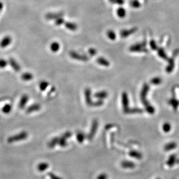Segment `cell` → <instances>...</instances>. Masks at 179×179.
<instances>
[{"instance_id": "obj_1", "label": "cell", "mask_w": 179, "mask_h": 179, "mask_svg": "<svg viewBox=\"0 0 179 179\" xmlns=\"http://www.w3.org/2000/svg\"><path fill=\"white\" fill-rule=\"evenodd\" d=\"M29 136V134L26 131H23L19 134L12 136L8 138L7 142L9 143H13L16 142H19L22 140H24L27 138Z\"/></svg>"}, {"instance_id": "obj_2", "label": "cell", "mask_w": 179, "mask_h": 179, "mask_svg": "<svg viewBox=\"0 0 179 179\" xmlns=\"http://www.w3.org/2000/svg\"><path fill=\"white\" fill-rule=\"evenodd\" d=\"M146 41H144L142 43L136 44L135 45H132L129 48V50L131 52H147L148 49L146 48Z\"/></svg>"}, {"instance_id": "obj_3", "label": "cell", "mask_w": 179, "mask_h": 179, "mask_svg": "<svg viewBox=\"0 0 179 179\" xmlns=\"http://www.w3.org/2000/svg\"><path fill=\"white\" fill-rule=\"evenodd\" d=\"M69 54H70V56L72 59L77 60V61H79L86 62L89 59L88 56L84 55V54H80V53H78L75 51H71L70 52Z\"/></svg>"}, {"instance_id": "obj_4", "label": "cell", "mask_w": 179, "mask_h": 179, "mask_svg": "<svg viewBox=\"0 0 179 179\" xmlns=\"http://www.w3.org/2000/svg\"><path fill=\"white\" fill-rule=\"evenodd\" d=\"M149 89H150V85L148 84L145 83L143 86V88H142V89L140 93V98L143 104L148 101V100H147V96L149 91Z\"/></svg>"}, {"instance_id": "obj_5", "label": "cell", "mask_w": 179, "mask_h": 179, "mask_svg": "<svg viewBox=\"0 0 179 179\" xmlns=\"http://www.w3.org/2000/svg\"><path fill=\"white\" fill-rule=\"evenodd\" d=\"M97 128H98V121L96 120V119H95V120H93L92 122L91 129L90 132L88 136V140H91L93 139V138L95 136L96 132L97 130Z\"/></svg>"}, {"instance_id": "obj_6", "label": "cell", "mask_w": 179, "mask_h": 179, "mask_svg": "<svg viewBox=\"0 0 179 179\" xmlns=\"http://www.w3.org/2000/svg\"><path fill=\"white\" fill-rule=\"evenodd\" d=\"M137 30V27H133L129 30H123L120 32V35L122 38H125L135 33Z\"/></svg>"}, {"instance_id": "obj_7", "label": "cell", "mask_w": 179, "mask_h": 179, "mask_svg": "<svg viewBox=\"0 0 179 179\" xmlns=\"http://www.w3.org/2000/svg\"><path fill=\"white\" fill-rule=\"evenodd\" d=\"M122 104H123L124 112L127 110L128 108H129V101L128 96L127 93L126 92H124L122 95Z\"/></svg>"}, {"instance_id": "obj_8", "label": "cell", "mask_w": 179, "mask_h": 179, "mask_svg": "<svg viewBox=\"0 0 179 179\" xmlns=\"http://www.w3.org/2000/svg\"><path fill=\"white\" fill-rule=\"evenodd\" d=\"M85 97L86 104L89 106H93V101L91 98V91L89 88H86L85 90Z\"/></svg>"}, {"instance_id": "obj_9", "label": "cell", "mask_w": 179, "mask_h": 179, "mask_svg": "<svg viewBox=\"0 0 179 179\" xmlns=\"http://www.w3.org/2000/svg\"><path fill=\"white\" fill-rule=\"evenodd\" d=\"M12 42V38L10 36H6L3 38L0 42V47L5 48L8 46Z\"/></svg>"}, {"instance_id": "obj_10", "label": "cell", "mask_w": 179, "mask_h": 179, "mask_svg": "<svg viewBox=\"0 0 179 179\" xmlns=\"http://www.w3.org/2000/svg\"><path fill=\"white\" fill-rule=\"evenodd\" d=\"M174 57H172L170 59H169L167 60L168 61V65L166 68V71L167 73H170L172 72V71L173 70L174 68Z\"/></svg>"}, {"instance_id": "obj_11", "label": "cell", "mask_w": 179, "mask_h": 179, "mask_svg": "<svg viewBox=\"0 0 179 179\" xmlns=\"http://www.w3.org/2000/svg\"><path fill=\"white\" fill-rule=\"evenodd\" d=\"M178 161L179 160L177 159L176 155L174 154H172L169 157V159L166 162V164L169 167H172L174 165L179 163Z\"/></svg>"}, {"instance_id": "obj_12", "label": "cell", "mask_w": 179, "mask_h": 179, "mask_svg": "<svg viewBox=\"0 0 179 179\" xmlns=\"http://www.w3.org/2000/svg\"><path fill=\"white\" fill-rule=\"evenodd\" d=\"M9 64L11 66V67L16 72H19L20 71V66L16 62L15 60L13 58H10L9 60Z\"/></svg>"}, {"instance_id": "obj_13", "label": "cell", "mask_w": 179, "mask_h": 179, "mask_svg": "<svg viewBox=\"0 0 179 179\" xmlns=\"http://www.w3.org/2000/svg\"><path fill=\"white\" fill-rule=\"evenodd\" d=\"M64 15L63 13L60 12V13H55V14H48L46 15L45 17L46 19L48 20H54L57 19L59 18H62Z\"/></svg>"}, {"instance_id": "obj_14", "label": "cell", "mask_w": 179, "mask_h": 179, "mask_svg": "<svg viewBox=\"0 0 179 179\" xmlns=\"http://www.w3.org/2000/svg\"><path fill=\"white\" fill-rule=\"evenodd\" d=\"M40 108H41V105L39 104H34L30 105L27 108L26 112L28 114H30V113H31L33 112L38 111L40 110Z\"/></svg>"}, {"instance_id": "obj_15", "label": "cell", "mask_w": 179, "mask_h": 179, "mask_svg": "<svg viewBox=\"0 0 179 179\" xmlns=\"http://www.w3.org/2000/svg\"><path fill=\"white\" fill-rule=\"evenodd\" d=\"M29 99V97L28 95H24L20 99V102L19 104V108L23 109L25 107L26 104L27 103Z\"/></svg>"}, {"instance_id": "obj_16", "label": "cell", "mask_w": 179, "mask_h": 179, "mask_svg": "<svg viewBox=\"0 0 179 179\" xmlns=\"http://www.w3.org/2000/svg\"><path fill=\"white\" fill-rule=\"evenodd\" d=\"M97 63L103 66H105V67H108L110 66V62L107 61V60L104 57H98L96 60Z\"/></svg>"}, {"instance_id": "obj_17", "label": "cell", "mask_w": 179, "mask_h": 179, "mask_svg": "<svg viewBox=\"0 0 179 179\" xmlns=\"http://www.w3.org/2000/svg\"><path fill=\"white\" fill-rule=\"evenodd\" d=\"M168 104L172 106L174 110H177V108L179 106V101L173 97L169 100Z\"/></svg>"}, {"instance_id": "obj_18", "label": "cell", "mask_w": 179, "mask_h": 179, "mask_svg": "<svg viewBox=\"0 0 179 179\" xmlns=\"http://www.w3.org/2000/svg\"><path fill=\"white\" fill-rule=\"evenodd\" d=\"M121 166L125 169H133L135 167V164L132 162L125 161L122 162Z\"/></svg>"}, {"instance_id": "obj_19", "label": "cell", "mask_w": 179, "mask_h": 179, "mask_svg": "<svg viewBox=\"0 0 179 179\" xmlns=\"http://www.w3.org/2000/svg\"><path fill=\"white\" fill-rule=\"evenodd\" d=\"M95 97L97 98L100 100H103L108 96V93L106 91H101L95 94Z\"/></svg>"}, {"instance_id": "obj_20", "label": "cell", "mask_w": 179, "mask_h": 179, "mask_svg": "<svg viewBox=\"0 0 179 179\" xmlns=\"http://www.w3.org/2000/svg\"><path fill=\"white\" fill-rule=\"evenodd\" d=\"M177 143L175 142H170L166 144L164 146V150L166 151H169L172 150L177 147Z\"/></svg>"}, {"instance_id": "obj_21", "label": "cell", "mask_w": 179, "mask_h": 179, "mask_svg": "<svg viewBox=\"0 0 179 179\" xmlns=\"http://www.w3.org/2000/svg\"><path fill=\"white\" fill-rule=\"evenodd\" d=\"M60 48H61V45L57 42H53L50 44V48L52 52H57L59 50Z\"/></svg>"}, {"instance_id": "obj_22", "label": "cell", "mask_w": 179, "mask_h": 179, "mask_svg": "<svg viewBox=\"0 0 179 179\" xmlns=\"http://www.w3.org/2000/svg\"><path fill=\"white\" fill-rule=\"evenodd\" d=\"M143 112V110L141 108H128L127 110L124 111L125 114H137V113H142Z\"/></svg>"}, {"instance_id": "obj_23", "label": "cell", "mask_w": 179, "mask_h": 179, "mask_svg": "<svg viewBox=\"0 0 179 179\" xmlns=\"http://www.w3.org/2000/svg\"><path fill=\"white\" fill-rule=\"evenodd\" d=\"M157 51H158V55H159V56L160 57L162 58L164 60H166V61H167V60L169 59V58H168L166 52H165L164 49L162 48H158Z\"/></svg>"}, {"instance_id": "obj_24", "label": "cell", "mask_w": 179, "mask_h": 179, "mask_svg": "<svg viewBox=\"0 0 179 179\" xmlns=\"http://www.w3.org/2000/svg\"><path fill=\"white\" fill-rule=\"evenodd\" d=\"M59 137H53L48 143V146L50 148H54L57 144H58V142H59Z\"/></svg>"}, {"instance_id": "obj_25", "label": "cell", "mask_w": 179, "mask_h": 179, "mask_svg": "<svg viewBox=\"0 0 179 179\" xmlns=\"http://www.w3.org/2000/svg\"><path fill=\"white\" fill-rule=\"evenodd\" d=\"M48 167H49V164L46 162L40 163L37 166V169L38 170L39 172H44Z\"/></svg>"}, {"instance_id": "obj_26", "label": "cell", "mask_w": 179, "mask_h": 179, "mask_svg": "<svg viewBox=\"0 0 179 179\" xmlns=\"http://www.w3.org/2000/svg\"><path fill=\"white\" fill-rule=\"evenodd\" d=\"M33 75L30 73H25L21 76V79L25 81H28L33 80Z\"/></svg>"}, {"instance_id": "obj_27", "label": "cell", "mask_w": 179, "mask_h": 179, "mask_svg": "<svg viewBox=\"0 0 179 179\" xmlns=\"http://www.w3.org/2000/svg\"><path fill=\"white\" fill-rule=\"evenodd\" d=\"M116 14L120 18H124L125 17L127 12L126 10L124 8H119L116 11Z\"/></svg>"}, {"instance_id": "obj_28", "label": "cell", "mask_w": 179, "mask_h": 179, "mask_svg": "<svg viewBox=\"0 0 179 179\" xmlns=\"http://www.w3.org/2000/svg\"><path fill=\"white\" fill-rule=\"evenodd\" d=\"M65 26L67 29L71 30V31H76L78 28L77 25L76 23H71V22L65 23Z\"/></svg>"}, {"instance_id": "obj_29", "label": "cell", "mask_w": 179, "mask_h": 179, "mask_svg": "<svg viewBox=\"0 0 179 179\" xmlns=\"http://www.w3.org/2000/svg\"><path fill=\"white\" fill-rule=\"evenodd\" d=\"M129 155L131 157L138 159H140L142 158L143 156L142 153H140V152L136 151H131L129 152Z\"/></svg>"}, {"instance_id": "obj_30", "label": "cell", "mask_w": 179, "mask_h": 179, "mask_svg": "<svg viewBox=\"0 0 179 179\" xmlns=\"http://www.w3.org/2000/svg\"><path fill=\"white\" fill-rule=\"evenodd\" d=\"M76 136H77V140L80 143H82L86 138L85 135L82 132H78Z\"/></svg>"}, {"instance_id": "obj_31", "label": "cell", "mask_w": 179, "mask_h": 179, "mask_svg": "<svg viewBox=\"0 0 179 179\" xmlns=\"http://www.w3.org/2000/svg\"><path fill=\"white\" fill-rule=\"evenodd\" d=\"M12 105L10 104H6L2 108V112L4 114H9L12 110Z\"/></svg>"}, {"instance_id": "obj_32", "label": "cell", "mask_w": 179, "mask_h": 179, "mask_svg": "<svg viewBox=\"0 0 179 179\" xmlns=\"http://www.w3.org/2000/svg\"><path fill=\"white\" fill-rule=\"evenodd\" d=\"M58 144L62 147H65L67 146V142L66 139H65V138H63V137H59V142H58Z\"/></svg>"}, {"instance_id": "obj_33", "label": "cell", "mask_w": 179, "mask_h": 179, "mask_svg": "<svg viewBox=\"0 0 179 179\" xmlns=\"http://www.w3.org/2000/svg\"><path fill=\"white\" fill-rule=\"evenodd\" d=\"M107 35L108 38L111 40L114 41L116 39V34L113 30H108V31L107 32Z\"/></svg>"}, {"instance_id": "obj_34", "label": "cell", "mask_w": 179, "mask_h": 179, "mask_svg": "<svg viewBox=\"0 0 179 179\" xmlns=\"http://www.w3.org/2000/svg\"><path fill=\"white\" fill-rule=\"evenodd\" d=\"M144 107H145L146 110V111H147V112H148L149 114H152L154 113V112H155V108H154V107L152 105H151L150 103H148V104H147V105H144Z\"/></svg>"}, {"instance_id": "obj_35", "label": "cell", "mask_w": 179, "mask_h": 179, "mask_svg": "<svg viewBox=\"0 0 179 179\" xmlns=\"http://www.w3.org/2000/svg\"><path fill=\"white\" fill-rule=\"evenodd\" d=\"M49 85V84L48 82L45 81H41L39 84V89L41 91H44L46 88Z\"/></svg>"}, {"instance_id": "obj_36", "label": "cell", "mask_w": 179, "mask_h": 179, "mask_svg": "<svg viewBox=\"0 0 179 179\" xmlns=\"http://www.w3.org/2000/svg\"><path fill=\"white\" fill-rule=\"evenodd\" d=\"M130 4L131 7L134 8H139L141 7V4L138 0H132L131 1Z\"/></svg>"}, {"instance_id": "obj_37", "label": "cell", "mask_w": 179, "mask_h": 179, "mask_svg": "<svg viewBox=\"0 0 179 179\" xmlns=\"http://www.w3.org/2000/svg\"><path fill=\"white\" fill-rule=\"evenodd\" d=\"M171 125L169 123H164V124L162 126V129H163V131L166 132V133H167L169 132L171 130Z\"/></svg>"}, {"instance_id": "obj_38", "label": "cell", "mask_w": 179, "mask_h": 179, "mask_svg": "<svg viewBox=\"0 0 179 179\" xmlns=\"http://www.w3.org/2000/svg\"><path fill=\"white\" fill-rule=\"evenodd\" d=\"M162 81V79L161 78H159V77H155V78H154L151 80L150 82H151V84H152L153 85H159V84H161Z\"/></svg>"}, {"instance_id": "obj_39", "label": "cell", "mask_w": 179, "mask_h": 179, "mask_svg": "<svg viewBox=\"0 0 179 179\" xmlns=\"http://www.w3.org/2000/svg\"><path fill=\"white\" fill-rule=\"evenodd\" d=\"M8 65V62L5 59H0V69H4Z\"/></svg>"}, {"instance_id": "obj_40", "label": "cell", "mask_w": 179, "mask_h": 179, "mask_svg": "<svg viewBox=\"0 0 179 179\" xmlns=\"http://www.w3.org/2000/svg\"><path fill=\"white\" fill-rule=\"evenodd\" d=\"M150 47L151 48L154 50H157L159 48L158 45H157L156 42H155L154 40L152 39L151 41H150Z\"/></svg>"}, {"instance_id": "obj_41", "label": "cell", "mask_w": 179, "mask_h": 179, "mask_svg": "<svg viewBox=\"0 0 179 179\" xmlns=\"http://www.w3.org/2000/svg\"><path fill=\"white\" fill-rule=\"evenodd\" d=\"M65 23V19L62 17V18H59L57 19H56V22H55V25L57 26H61L62 25H63V23Z\"/></svg>"}, {"instance_id": "obj_42", "label": "cell", "mask_w": 179, "mask_h": 179, "mask_svg": "<svg viewBox=\"0 0 179 179\" xmlns=\"http://www.w3.org/2000/svg\"><path fill=\"white\" fill-rule=\"evenodd\" d=\"M48 175L49 176V177H50V179H63L61 177H60L56 176V174H54V173H51V172H49L48 173Z\"/></svg>"}, {"instance_id": "obj_43", "label": "cell", "mask_w": 179, "mask_h": 179, "mask_svg": "<svg viewBox=\"0 0 179 179\" xmlns=\"http://www.w3.org/2000/svg\"><path fill=\"white\" fill-rule=\"evenodd\" d=\"M103 104V101L102 100H99L98 101H96L95 102H93V107H99Z\"/></svg>"}, {"instance_id": "obj_44", "label": "cell", "mask_w": 179, "mask_h": 179, "mask_svg": "<svg viewBox=\"0 0 179 179\" xmlns=\"http://www.w3.org/2000/svg\"><path fill=\"white\" fill-rule=\"evenodd\" d=\"M88 52H89V54L91 56H93L96 55L97 54V50L95 49H94V48H90L89 49V50H88Z\"/></svg>"}, {"instance_id": "obj_45", "label": "cell", "mask_w": 179, "mask_h": 179, "mask_svg": "<svg viewBox=\"0 0 179 179\" xmlns=\"http://www.w3.org/2000/svg\"><path fill=\"white\" fill-rule=\"evenodd\" d=\"M71 135H72V134L70 132H66L64 134L62 135V137H63V138H65V139L67 140V139H69L71 136Z\"/></svg>"}, {"instance_id": "obj_46", "label": "cell", "mask_w": 179, "mask_h": 179, "mask_svg": "<svg viewBox=\"0 0 179 179\" xmlns=\"http://www.w3.org/2000/svg\"><path fill=\"white\" fill-rule=\"evenodd\" d=\"M108 176L105 173H101L98 176L96 179H107Z\"/></svg>"}, {"instance_id": "obj_47", "label": "cell", "mask_w": 179, "mask_h": 179, "mask_svg": "<svg viewBox=\"0 0 179 179\" xmlns=\"http://www.w3.org/2000/svg\"><path fill=\"white\" fill-rule=\"evenodd\" d=\"M124 2H125L124 0H114L112 3L116 4L118 5H123L124 4Z\"/></svg>"}, {"instance_id": "obj_48", "label": "cell", "mask_w": 179, "mask_h": 179, "mask_svg": "<svg viewBox=\"0 0 179 179\" xmlns=\"http://www.w3.org/2000/svg\"><path fill=\"white\" fill-rule=\"evenodd\" d=\"M115 125H113V124H112V125H110V124H109V125H106V127H105V128L107 129H110V128H111L112 127H114Z\"/></svg>"}, {"instance_id": "obj_49", "label": "cell", "mask_w": 179, "mask_h": 179, "mask_svg": "<svg viewBox=\"0 0 179 179\" xmlns=\"http://www.w3.org/2000/svg\"><path fill=\"white\" fill-rule=\"evenodd\" d=\"M3 4L2 3L0 2V10H1L3 9Z\"/></svg>"}, {"instance_id": "obj_50", "label": "cell", "mask_w": 179, "mask_h": 179, "mask_svg": "<svg viewBox=\"0 0 179 179\" xmlns=\"http://www.w3.org/2000/svg\"><path fill=\"white\" fill-rule=\"evenodd\" d=\"M113 1H114V0H109V1L111 2V3H113Z\"/></svg>"}, {"instance_id": "obj_51", "label": "cell", "mask_w": 179, "mask_h": 179, "mask_svg": "<svg viewBox=\"0 0 179 179\" xmlns=\"http://www.w3.org/2000/svg\"><path fill=\"white\" fill-rule=\"evenodd\" d=\"M156 179H160L159 178H156Z\"/></svg>"}]
</instances>
